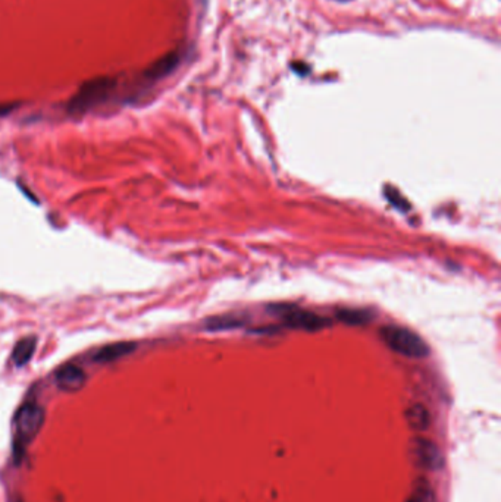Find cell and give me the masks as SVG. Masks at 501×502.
Masks as SVG:
<instances>
[{"label": "cell", "instance_id": "cell-1", "mask_svg": "<svg viewBox=\"0 0 501 502\" xmlns=\"http://www.w3.org/2000/svg\"><path fill=\"white\" fill-rule=\"evenodd\" d=\"M379 335L387 346L401 355L422 359L429 354L427 342L412 330L401 326H385L379 330Z\"/></svg>", "mask_w": 501, "mask_h": 502}, {"label": "cell", "instance_id": "cell-2", "mask_svg": "<svg viewBox=\"0 0 501 502\" xmlns=\"http://www.w3.org/2000/svg\"><path fill=\"white\" fill-rule=\"evenodd\" d=\"M45 423V410L37 403H25L15 416V448L17 453L19 448L30 444L37 433L40 432Z\"/></svg>", "mask_w": 501, "mask_h": 502}, {"label": "cell", "instance_id": "cell-3", "mask_svg": "<svg viewBox=\"0 0 501 502\" xmlns=\"http://www.w3.org/2000/svg\"><path fill=\"white\" fill-rule=\"evenodd\" d=\"M408 454L413 464L425 471H437L443 467L444 458L438 445L425 436H416L411 441Z\"/></svg>", "mask_w": 501, "mask_h": 502}, {"label": "cell", "instance_id": "cell-4", "mask_svg": "<svg viewBox=\"0 0 501 502\" xmlns=\"http://www.w3.org/2000/svg\"><path fill=\"white\" fill-rule=\"evenodd\" d=\"M284 323L293 329H303V330H319L328 326V321L325 317L310 313L308 310H299V309H287L283 311Z\"/></svg>", "mask_w": 501, "mask_h": 502}, {"label": "cell", "instance_id": "cell-5", "mask_svg": "<svg viewBox=\"0 0 501 502\" xmlns=\"http://www.w3.org/2000/svg\"><path fill=\"white\" fill-rule=\"evenodd\" d=\"M109 91V86L106 81L102 83H93L91 86L84 87L80 95H78L72 102H71V111L72 112H86L91 106L97 104L99 102H102L104 97H106Z\"/></svg>", "mask_w": 501, "mask_h": 502}, {"label": "cell", "instance_id": "cell-6", "mask_svg": "<svg viewBox=\"0 0 501 502\" xmlns=\"http://www.w3.org/2000/svg\"><path fill=\"white\" fill-rule=\"evenodd\" d=\"M55 379L59 389L65 392H77L84 387L87 376L81 367L75 364H67L58 370Z\"/></svg>", "mask_w": 501, "mask_h": 502}, {"label": "cell", "instance_id": "cell-7", "mask_svg": "<svg viewBox=\"0 0 501 502\" xmlns=\"http://www.w3.org/2000/svg\"><path fill=\"white\" fill-rule=\"evenodd\" d=\"M136 350L134 342H115L109 343V346H104L99 348L95 354V362L97 363H111L118 359H122V357L131 354Z\"/></svg>", "mask_w": 501, "mask_h": 502}, {"label": "cell", "instance_id": "cell-8", "mask_svg": "<svg viewBox=\"0 0 501 502\" xmlns=\"http://www.w3.org/2000/svg\"><path fill=\"white\" fill-rule=\"evenodd\" d=\"M406 420L415 432H425L431 426V414L428 408L422 404H413L407 408Z\"/></svg>", "mask_w": 501, "mask_h": 502}, {"label": "cell", "instance_id": "cell-9", "mask_svg": "<svg viewBox=\"0 0 501 502\" xmlns=\"http://www.w3.org/2000/svg\"><path fill=\"white\" fill-rule=\"evenodd\" d=\"M35 346H37L35 337L22 338L21 341L17 342L14 353H12V360H14V363L18 367L27 364L31 360V357H33V354L35 351Z\"/></svg>", "mask_w": 501, "mask_h": 502}, {"label": "cell", "instance_id": "cell-10", "mask_svg": "<svg viewBox=\"0 0 501 502\" xmlns=\"http://www.w3.org/2000/svg\"><path fill=\"white\" fill-rule=\"evenodd\" d=\"M406 502H435V492L428 479H416Z\"/></svg>", "mask_w": 501, "mask_h": 502}, {"label": "cell", "instance_id": "cell-11", "mask_svg": "<svg viewBox=\"0 0 501 502\" xmlns=\"http://www.w3.org/2000/svg\"><path fill=\"white\" fill-rule=\"evenodd\" d=\"M372 314L366 311V310H354V309H350V310H341L338 311V319L341 322L344 323H349V325H363V323H367L369 321H371Z\"/></svg>", "mask_w": 501, "mask_h": 502}]
</instances>
